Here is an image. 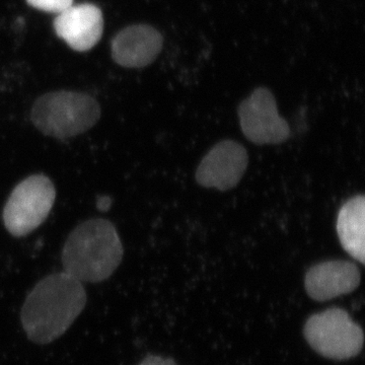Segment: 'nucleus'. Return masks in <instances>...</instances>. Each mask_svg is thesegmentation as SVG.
Returning a JSON list of instances; mask_svg holds the SVG:
<instances>
[{
    "mask_svg": "<svg viewBox=\"0 0 365 365\" xmlns=\"http://www.w3.org/2000/svg\"><path fill=\"white\" fill-rule=\"evenodd\" d=\"M88 295L83 282L66 272L46 276L28 294L21 311L26 337L46 345L59 339L85 309Z\"/></svg>",
    "mask_w": 365,
    "mask_h": 365,
    "instance_id": "f257e3e1",
    "label": "nucleus"
},
{
    "mask_svg": "<svg viewBox=\"0 0 365 365\" xmlns=\"http://www.w3.org/2000/svg\"><path fill=\"white\" fill-rule=\"evenodd\" d=\"M122 258L123 246L116 228L102 218L86 220L74 228L62 251L64 272L81 282L107 280Z\"/></svg>",
    "mask_w": 365,
    "mask_h": 365,
    "instance_id": "f03ea898",
    "label": "nucleus"
},
{
    "mask_svg": "<svg viewBox=\"0 0 365 365\" xmlns=\"http://www.w3.org/2000/svg\"><path fill=\"white\" fill-rule=\"evenodd\" d=\"M101 117L95 98L76 91H51L34 103L31 119L47 136L64 139L79 135L95 126Z\"/></svg>",
    "mask_w": 365,
    "mask_h": 365,
    "instance_id": "7ed1b4c3",
    "label": "nucleus"
},
{
    "mask_svg": "<svg viewBox=\"0 0 365 365\" xmlns=\"http://www.w3.org/2000/svg\"><path fill=\"white\" fill-rule=\"evenodd\" d=\"M304 334L309 345L326 359H353L364 347L361 327L338 307L313 314L304 325Z\"/></svg>",
    "mask_w": 365,
    "mask_h": 365,
    "instance_id": "20e7f679",
    "label": "nucleus"
},
{
    "mask_svg": "<svg viewBox=\"0 0 365 365\" xmlns=\"http://www.w3.org/2000/svg\"><path fill=\"white\" fill-rule=\"evenodd\" d=\"M56 190L49 178L34 175L11 192L4 209V222L14 237H24L39 227L54 205Z\"/></svg>",
    "mask_w": 365,
    "mask_h": 365,
    "instance_id": "39448f33",
    "label": "nucleus"
},
{
    "mask_svg": "<svg viewBox=\"0 0 365 365\" xmlns=\"http://www.w3.org/2000/svg\"><path fill=\"white\" fill-rule=\"evenodd\" d=\"M242 133L256 144H279L290 136L289 125L280 117L272 91L257 88L237 109Z\"/></svg>",
    "mask_w": 365,
    "mask_h": 365,
    "instance_id": "423d86ee",
    "label": "nucleus"
},
{
    "mask_svg": "<svg viewBox=\"0 0 365 365\" xmlns=\"http://www.w3.org/2000/svg\"><path fill=\"white\" fill-rule=\"evenodd\" d=\"M248 163V153L242 144L222 141L209 151L199 165L197 182L205 188L227 191L239 184Z\"/></svg>",
    "mask_w": 365,
    "mask_h": 365,
    "instance_id": "0eeeda50",
    "label": "nucleus"
},
{
    "mask_svg": "<svg viewBox=\"0 0 365 365\" xmlns=\"http://www.w3.org/2000/svg\"><path fill=\"white\" fill-rule=\"evenodd\" d=\"M163 37L155 26L139 24L127 26L112 41V57L126 68H143L162 52Z\"/></svg>",
    "mask_w": 365,
    "mask_h": 365,
    "instance_id": "6e6552de",
    "label": "nucleus"
},
{
    "mask_svg": "<svg viewBox=\"0 0 365 365\" xmlns=\"http://www.w3.org/2000/svg\"><path fill=\"white\" fill-rule=\"evenodd\" d=\"M56 35L71 49L85 52L98 44L104 31V18L98 6L91 4L71 6L54 20Z\"/></svg>",
    "mask_w": 365,
    "mask_h": 365,
    "instance_id": "1a4fd4ad",
    "label": "nucleus"
},
{
    "mask_svg": "<svg viewBox=\"0 0 365 365\" xmlns=\"http://www.w3.org/2000/svg\"><path fill=\"white\" fill-rule=\"evenodd\" d=\"M360 271L347 261H328L309 269L304 279L307 294L318 302L348 294L359 287Z\"/></svg>",
    "mask_w": 365,
    "mask_h": 365,
    "instance_id": "9d476101",
    "label": "nucleus"
},
{
    "mask_svg": "<svg viewBox=\"0 0 365 365\" xmlns=\"http://www.w3.org/2000/svg\"><path fill=\"white\" fill-rule=\"evenodd\" d=\"M365 199L355 196L341 207L337 232L343 249L355 260L364 263Z\"/></svg>",
    "mask_w": 365,
    "mask_h": 365,
    "instance_id": "9b49d317",
    "label": "nucleus"
},
{
    "mask_svg": "<svg viewBox=\"0 0 365 365\" xmlns=\"http://www.w3.org/2000/svg\"><path fill=\"white\" fill-rule=\"evenodd\" d=\"M29 6L46 13L61 14L73 6V0H26Z\"/></svg>",
    "mask_w": 365,
    "mask_h": 365,
    "instance_id": "f8f14e48",
    "label": "nucleus"
},
{
    "mask_svg": "<svg viewBox=\"0 0 365 365\" xmlns=\"http://www.w3.org/2000/svg\"><path fill=\"white\" fill-rule=\"evenodd\" d=\"M138 365H178L174 359L160 355H148Z\"/></svg>",
    "mask_w": 365,
    "mask_h": 365,
    "instance_id": "ddd939ff",
    "label": "nucleus"
},
{
    "mask_svg": "<svg viewBox=\"0 0 365 365\" xmlns=\"http://www.w3.org/2000/svg\"><path fill=\"white\" fill-rule=\"evenodd\" d=\"M110 206H111V200H110L109 197H102V198L98 199V207L101 210H108Z\"/></svg>",
    "mask_w": 365,
    "mask_h": 365,
    "instance_id": "4468645a",
    "label": "nucleus"
}]
</instances>
